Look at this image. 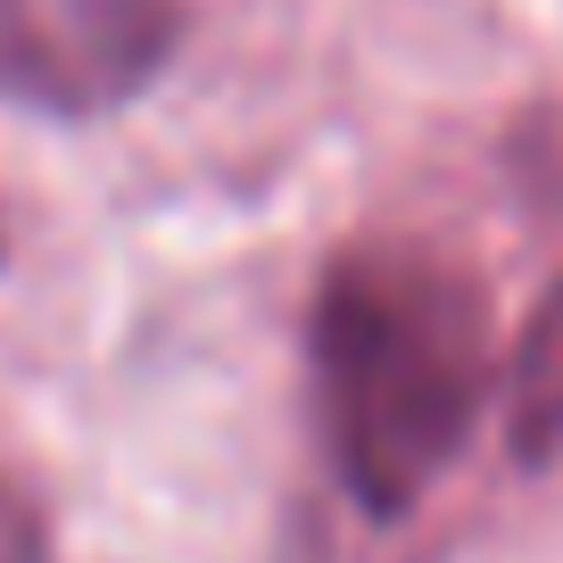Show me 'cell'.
<instances>
[{
	"mask_svg": "<svg viewBox=\"0 0 563 563\" xmlns=\"http://www.w3.org/2000/svg\"><path fill=\"white\" fill-rule=\"evenodd\" d=\"M316 398L340 481L365 514H406L464 456L489 398V299L464 257L431 241H356L323 265Z\"/></svg>",
	"mask_w": 563,
	"mask_h": 563,
	"instance_id": "6da1fadb",
	"label": "cell"
},
{
	"mask_svg": "<svg viewBox=\"0 0 563 563\" xmlns=\"http://www.w3.org/2000/svg\"><path fill=\"white\" fill-rule=\"evenodd\" d=\"M175 0H0V100L100 117L175 58Z\"/></svg>",
	"mask_w": 563,
	"mask_h": 563,
	"instance_id": "7a4b0ae2",
	"label": "cell"
},
{
	"mask_svg": "<svg viewBox=\"0 0 563 563\" xmlns=\"http://www.w3.org/2000/svg\"><path fill=\"white\" fill-rule=\"evenodd\" d=\"M506 440H514V456H522V464H555L563 456V282L530 307L522 340H514Z\"/></svg>",
	"mask_w": 563,
	"mask_h": 563,
	"instance_id": "3957f363",
	"label": "cell"
},
{
	"mask_svg": "<svg viewBox=\"0 0 563 563\" xmlns=\"http://www.w3.org/2000/svg\"><path fill=\"white\" fill-rule=\"evenodd\" d=\"M0 563H51V522L18 464H0Z\"/></svg>",
	"mask_w": 563,
	"mask_h": 563,
	"instance_id": "277c9868",
	"label": "cell"
}]
</instances>
